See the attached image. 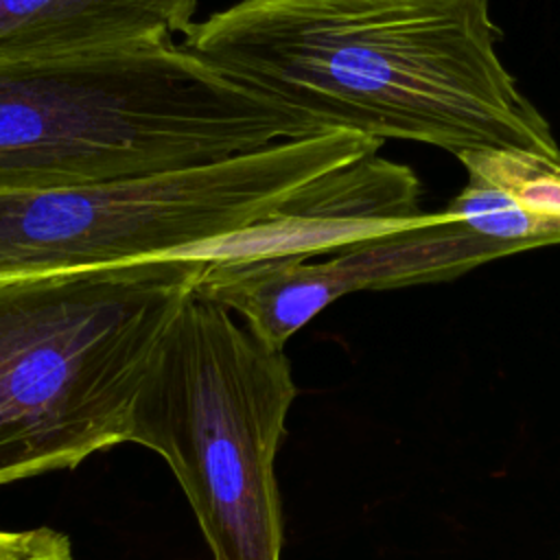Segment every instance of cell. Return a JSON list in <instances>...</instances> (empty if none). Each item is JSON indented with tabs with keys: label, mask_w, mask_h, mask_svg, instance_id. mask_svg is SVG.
<instances>
[{
	"label": "cell",
	"mask_w": 560,
	"mask_h": 560,
	"mask_svg": "<svg viewBox=\"0 0 560 560\" xmlns=\"http://www.w3.org/2000/svg\"><path fill=\"white\" fill-rule=\"evenodd\" d=\"M505 247L468 230L446 208L418 225L339 247L326 265L343 293L400 289L462 276Z\"/></svg>",
	"instance_id": "cell-8"
},
{
	"label": "cell",
	"mask_w": 560,
	"mask_h": 560,
	"mask_svg": "<svg viewBox=\"0 0 560 560\" xmlns=\"http://www.w3.org/2000/svg\"><path fill=\"white\" fill-rule=\"evenodd\" d=\"M313 136L175 42L0 50V192L144 177Z\"/></svg>",
	"instance_id": "cell-2"
},
{
	"label": "cell",
	"mask_w": 560,
	"mask_h": 560,
	"mask_svg": "<svg viewBox=\"0 0 560 560\" xmlns=\"http://www.w3.org/2000/svg\"><path fill=\"white\" fill-rule=\"evenodd\" d=\"M197 0H0V50L186 33Z\"/></svg>",
	"instance_id": "cell-9"
},
{
	"label": "cell",
	"mask_w": 560,
	"mask_h": 560,
	"mask_svg": "<svg viewBox=\"0 0 560 560\" xmlns=\"http://www.w3.org/2000/svg\"><path fill=\"white\" fill-rule=\"evenodd\" d=\"M0 560H74L66 534L50 527L0 529Z\"/></svg>",
	"instance_id": "cell-10"
},
{
	"label": "cell",
	"mask_w": 560,
	"mask_h": 560,
	"mask_svg": "<svg viewBox=\"0 0 560 560\" xmlns=\"http://www.w3.org/2000/svg\"><path fill=\"white\" fill-rule=\"evenodd\" d=\"M381 147V140L337 129L182 171L4 190L0 280L197 249L258 221L306 182Z\"/></svg>",
	"instance_id": "cell-5"
},
{
	"label": "cell",
	"mask_w": 560,
	"mask_h": 560,
	"mask_svg": "<svg viewBox=\"0 0 560 560\" xmlns=\"http://www.w3.org/2000/svg\"><path fill=\"white\" fill-rule=\"evenodd\" d=\"M208 258L0 280V486L127 442L129 411Z\"/></svg>",
	"instance_id": "cell-3"
},
{
	"label": "cell",
	"mask_w": 560,
	"mask_h": 560,
	"mask_svg": "<svg viewBox=\"0 0 560 560\" xmlns=\"http://www.w3.org/2000/svg\"><path fill=\"white\" fill-rule=\"evenodd\" d=\"M499 42L490 0H236L184 33L188 50L313 133L560 158Z\"/></svg>",
	"instance_id": "cell-1"
},
{
	"label": "cell",
	"mask_w": 560,
	"mask_h": 560,
	"mask_svg": "<svg viewBox=\"0 0 560 560\" xmlns=\"http://www.w3.org/2000/svg\"><path fill=\"white\" fill-rule=\"evenodd\" d=\"M466 186L446 210L512 254L560 245V158L518 147L457 155Z\"/></svg>",
	"instance_id": "cell-7"
},
{
	"label": "cell",
	"mask_w": 560,
	"mask_h": 560,
	"mask_svg": "<svg viewBox=\"0 0 560 560\" xmlns=\"http://www.w3.org/2000/svg\"><path fill=\"white\" fill-rule=\"evenodd\" d=\"M295 394L284 350L225 306L184 300L138 385L127 442L173 468L212 560H280L273 459Z\"/></svg>",
	"instance_id": "cell-4"
},
{
	"label": "cell",
	"mask_w": 560,
	"mask_h": 560,
	"mask_svg": "<svg viewBox=\"0 0 560 560\" xmlns=\"http://www.w3.org/2000/svg\"><path fill=\"white\" fill-rule=\"evenodd\" d=\"M418 175L378 153L341 164L291 192L271 212L223 238L184 252L203 258L315 256L407 230L420 210Z\"/></svg>",
	"instance_id": "cell-6"
}]
</instances>
